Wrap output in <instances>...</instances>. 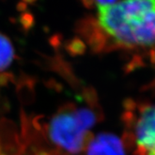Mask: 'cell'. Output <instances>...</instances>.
Segmentation results:
<instances>
[{
	"instance_id": "cell-5",
	"label": "cell",
	"mask_w": 155,
	"mask_h": 155,
	"mask_svg": "<svg viewBox=\"0 0 155 155\" xmlns=\"http://www.w3.org/2000/svg\"><path fill=\"white\" fill-rule=\"evenodd\" d=\"M14 56V48L10 39L0 33V71L10 67Z\"/></svg>"
},
{
	"instance_id": "cell-7",
	"label": "cell",
	"mask_w": 155,
	"mask_h": 155,
	"mask_svg": "<svg viewBox=\"0 0 155 155\" xmlns=\"http://www.w3.org/2000/svg\"><path fill=\"white\" fill-rule=\"evenodd\" d=\"M13 79V76L9 72L0 73V86H5Z\"/></svg>"
},
{
	"instance_id": "cell-2",
	"label": "cell",
	"mask_w": 155,
	"mask_h": 155,
	"mask_svg": "<svg viewBox=\"0 0 155 155\" xmlns=\"http://www.w3.org/2000/svg\"><path fill=\"white\" fill-rule=\"evenodd\" d=\"M73 104L63 106L51 119L48 126L50 140L61 149L71 154L82 151V140L85 130L75 115Z\"/></svg>"
},
{
	"instance_id": "cell-3",
	"label": "cell",
	"mask_w": 155,
	"mask_h": 155,
	"mask_svg": "<svg viewBox=\"0 0 155 155\" xmlns=\"http://www.w3.org/2000/svg\"><path fill=\"white\" fill-rule=\"evenodd\" d=\"M134 135L138 155H155V106L141 109Z\"/></svg>"
},
{
	"instance_id": "cell-10",
	"label": "cell",
	"mask_w": 155,
	"mask_h": 155,
	"mask_svg": "<svg viewBox=\"0 0 155 155\" xmlns=\"http://www.w3.org/2000/svg\"><path fill=\"white\" fill-rule=\"evenodd\" d=\"M0 155H8V154H5V153H0Z\"/></svg>"
},
{
	"instance_id": "cell-6",
	"label": "cell",
	"mask_w": 155,
	"mask_h": 155,
	"mask_svg": "<svg viewBox=\"0 0 155 155\" xmlns=\"http://www.w3.org/2000/svg\"><path fill=\"white\" fill-rule=\"evenodd\" d=\"M66 49L67 53L73 57L82 55L85 52V45L81 40L77 38L73 39L70 41L68 44L66 46Z\"/></svg>"
},
{
	"instance_id": "cell-4",
	"label": "cell",
	"mask_w": 155,
	"mask_h": 155,
	"mask_svg": "<svg viewBox=\"0 0 155 155\" xmlns=\"http://www.w3.org/2000/svg\"><path fill=\"white\" fill-rule=\"evenodd\" d=\"M87 155H125L122 140L111 134H98L87 148Z\"/></svg>"
},
{
	"instance_id": "cell-8",
	"label": "cell",
	"mask_w": 155,
	"mask_h": 155,
	"mask_svg": "<svg viewBox=\"0 0 155 155\" xmlns=\"http://www.w3.org/2000/svg\"><path fill=\"white\" fill-rule=\"evenodd\" d=\"M98 5H113L116 0H95Z\"/></svg>"
},
{
	"instance_id": "cell-9",
	"label": "cell",
	"mask_w": 155,
	"mask_h": 155,
	"mask_svg": "<svg viewBox=\"0 0 155 155\" xmlns=\"http://www.w3.org/2000/svg\"><path fill=\"white\" fill-rule=\"evenodd\" d=\"M1 151H2V146H1V140H0V153H1Z\"/></svg>"
},
{
	"instance_id": "cell-1",
	"label": "cell",
	"mask_w": 155,
	"mask_h": 155,
	"mask_svg": "<svg viewBox=\"0 0 155 155\" xmlns=\"http://www.w3.org/2000/svg\"><path fill=\"white\" fill-rule=\"evenodd\" d=\"M98 25L123 48L155 45V0H122L98 5Z\"/></svg>"
}]
</instances>
